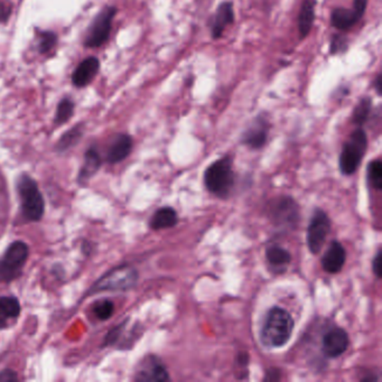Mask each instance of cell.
<instances>
[{"instance_id":"cell-22","label":"cell","mask_w":382,"mask_h":382,"mask_svg":"<svg viewBox=\"0 0 382 382\" xmlns=\"http://www.w3.org/2000/svg\"><path fill=\"white\" fill-rule=\"evenodd\" d=\"M266 258L273 268L284 269L292 261V255L288 250L279 246H271L266 250Z\"/></svg>"},{"instance_id":"cell-25","label":"cell","mask_w":382,"mask_h":382,"mask_svg":"<svg viewBox=\"0 0 382 382\" xmlns=\"http://www.w3.org/2000/svg\"><path fill=\"white\" fill-rule=\"evenodd\" d=\"M73 114H75V102L69 98L62 99L56 109L55 119H54L56 125H63L69 121Z\"/></svg>"},{"instance_id":"cell-6","label":"cell","mask_w":382,"mask_h":382,"mask_svg":"<svg viewBox=\"0 0 382 382\" xmlns=\"http://www.w3.org/2000/svg\"><path fill=\"white\" fill-rule=\"evenodd\" d=\"M138 280V273L131 266H120L112 269L93 286L92 294L101 290H128L135 286Z\"/></svg>"},{"instance_id":"cell-34","label":"cell","mask_w":382,"mask_h":382,"mask_svg":"<svg viewBox=\"0 0 382 382\" xmlns=\"http://www.w3.org/2000/svg\"><path fill=\"white\" fill-rule=\"evenodd\" d=\"M122 332V325L120 327H114L112 329L111 332L109 334L107 335L106 337V344H114V343L117 342L118 339H119L120 335Z\"/></svg>"},{"instance_id":"cell-23","label":"cell","mask_w":382,"mask_h":382,"mask_svg":"<svg viewBox=\"0 0 382 382\" xmlns=\"http://www.w3.org/2000/svg\"><path fill=\"white\" fill-rule=\"evenodd\" d=\"M372 109V100L370 97H364L359 101L352 112V122L358 127H362L369 118Z\"/></svg>"},{"instance_id":"cell-35","label":"cell","mask_w":382,"mask_h":382,"mask_svg":"<svg viewBox=\"0 0 382 382\" xmlns=\"http://www.w3.org/2000/svg\"><path fill=\"white\" fill-rule=\"evenodd\" d=\"M11 380H17V376L15 372L11 370H4L0 372V381H11Z\"/></svg>"},{"instance_id":"cell-21","label":"cell","mask_w":382,"mask_h":382,"mask_svg":"<svg viewBox=\"0 0 382 382\" xmlns=\"http://www.w3.org/2000/svg\"><path fill=\"white\" fill-rule=\"evenodd\" d=\"M101 158L98 151L96 148H90L87 151L84 156V164L81 168L80 175H79V181H88L89 178H92L99 168H100Z\"/></svg>"},{"instance_id":"cell-14","label":"cell","mask_w":382,"mask_h":382,"mask_svg":"<svg viewBox=\"0 0 382 382\" xmlns=\"http://www.w3.org/2000/svg\"><path fill=\"white\" fill-rule=\"evenodd\" d=\"M133 149V138L127 133H119L112 139L107 151L106 160L110 164H117L126 160Z\"/></svg>"},{"instance_id":"cell-32","label":"cell","mask_w":382,"mask_h":382,"mask_svg":"<svg viewBox=\"0 0 382 382\" xmlns=\"http://www.w3.org/2000/svg\"><path fill=\"white\" fill-rule=\"evenodd\" d=\"M366 7H368V0H353V11H356L360 18L364 16Z\"/></svg>"},{"instance_id":"cell-2","label":"cell","mask_w":382,"mask_h":382,"mask_svg":"<svg viewBox=\"0 0 382 382\" xmlns=\"http://www.w3.org/2000/svg\"><path fill=\"white\" fill-rule=\"evenodd\" d=\"M204 185L207 191L220 199H226L230 195L234 186L231 157H222L205 170Z\"/></svg>"},{"instance_id":"cell-1","label":"cell","mask_w":382,"mask_h":382,"mask_svg":"<svg viewBox=\"0 0 382 382\" xmlns=\"http://www.w3.org/2000/svg\"><path fill=\"white\" fill-rule=\"evenodd\" d=\"M294 320L286 310L273 307L266 315L261 327V339L266 348L284 346L292 337Z\"/></svg>"},{"instance_id":"cell-30","label":"cell","mask_w":382,"mask_h":382,"mask_svg":"<svg viewBox=\"0 0 382 382\" xmlns=\"http://www.w3.org/2000/svg\"><path fill=\"white\" fill-rule=\"evenodd\" d=\"M348 40L342 35H333L329 42V54H343L348 50Z\"/></svg>"},{"instance_id":"cell-15","label":"cell","mask_w":382,"mask_h":382,"mask_svg":"<svg viewBox=\"0 0 382 382\" xmlns=\"http://www.w3.org/2000/svg\"><path fill=\"white\" fill-rule=\"evenodd\" d=\"M345 261L346 252L344 247L339 241H332L322 258V266L327 273H337L342 271Z\"/></svg>"},{"instance_id":"cell-20","label":"cell","mask_w":382,"mask_h":382,"mask_svg":"<svg viewBox=\"0 0 382 382\" xmlns=\"http://www.w3.org/2000/svg\"><path fill=\"white\" fill-rule=\"evenodd\" d=\"M178 217L173 207H164L158 209L153 215L151 220V228L153 230H163V229H170L176 226Z\"/></svg>"},{"instance_id":"cell-12","label":"cell","mask_w":382,"mask_h":382,"mask_svg":"<svg viewBox=\"0 0 382 382\" xmlns=\"http://www.w3.org/2000/svg\"><path fill=\"white\" fill-rule=\"evenodd\" d=\"M135 380L137 381L162 382L170 380V374L160 359L154 356L143 359L139 366V370L136 373Z\"/></svg>"},{"instance_id":"cell-10","label":"cell","mask_w":382,"mask_h":382,"mask_svg":"<svg viewBox=\"0 0 382 382\" xmlns=\"http://www.w3.org/2000/svg\"><path fill=\"white\" fill-rule=\"evenodd\" d=\"M269 121L267 118H256L248 126L247 129L242 133L241 143L251 149H261L265 146L268 139Z\"/></svg>"},{"instance_id":"cell-26","label":"cell","mask_w":382,"mask_h":382,"mask_svg":"<svg viewBox=\"0 0 382 382\" xmlns=\"http://www.w3.org/2000/svg\"><path fill=\"white\" fill-rule=\"evenodd\" d=\"M368 182L376 190L382 187V164L381 160H372L368 166Z\"/></svg>"},{"instance_id":"cell-7","label":"cell","mask_w":382,"mask_h":382,"mask_svg":"<svg viewBox=\"0 0 382 382\" xmlns=\"http://www.w3.org/2000/svg\"><path fill=\"white\" fill-rule=\"evenodd\" d=\"M117 15V9L114 6H107L93 19L85 36L84 46L88 48H100L109 40L112 21Z\"/></svg>"},{"instance_id":"cell-28","label":"cell","mask_w":382,"mask_h":382,"mask_svg":"<svg viewBox=\"0 0 382 382\" xmlns=\"http://www.w3.org/2000/svg\"><path fill=\"white\" fill-rule=\"evenodd\" d=\"M114 312V302L111 300H104L96 302L93 305V313L100 321H106L110 319Z\"/></svg>"},{"instance_id":"cell-5","label":"cell","mask_w":382,"mask_h":382,"mask_svg":"<svg viewBox=\"0 0 382 382\" xmlns=\"http://www.w3.org/2000/svg\"><path fill=\"white\" fill-rule=\"evenodd\" d=\"M28 259V247L23 241H15L0 257V282L11 283L21 276Z\"/></svg>"},{"instance_id":"cell-16","label":"cell","mask_w":382,"mask_h":382,"mask_svg":"<svg viewBox=\"0 0 382 382\" xmlns=\"http://www.w3.org/2000/svg\"><path fill=\"white\" fill-rule=\"evenodd\" d=\"M100 69V61L97 58H88L79 64L72 75V83L77 88L87 87L94 79Z\"/></svg>"},{"instance_id":"cell-19","label":"cell","mask_w":382,"mask_h":382,"mask_svg":"<svg viewBox=\"0 0 382 382\" xmlns=\"http://www.w3.org/2000/svg\"><path fill=\"white\" fill-rule=\"evenodd\" d=\"M361 18L353 9L337 7L331 13V25L339 31H348L358 24Z\"/></svg>"},{"instance_id":"cell-11","label":"cell","mask_w":382,"mask_h":382,"mask_svg":"<svg viewBox=\"0 0 382 382\" xmlns=\"http://www.w3.org/2000/svg\"><path fill=\"white\" fill-rule=\"evenodd\" d=\"M349 344H350V339H349L348 333L341 327H334L324 335L322 351L324 356L327 358H339L348 350Z\"/></svg>"},{"instance_id":"cell-9","label":"cell","mask_w":382,"mask_h":382,"mask_svg":"<svg viewBox=\"0 0 382 382\" xmlns=\"http://www.w3.org/2000/svg\"><path fill=\"white\" fill-rule=\"evenodd\" d=\"M331 230L329 215L323 210H315L307 228V246L312 253H317L323 248Z\"/></svg>"},{"instance_id":"cell-4","label":"cell","mask_w":382,"mask_h":382,"mask_svg":"<svg viewBox=\"0 0 382 382\" xmlns=\"http://www.w3.org/2000/svg\"><path fill=\"white\" fill-rule=\"evenodd\" d=\"M368 148V136L361 127L351 133L341 151L339 166L343 175H352L358 170Z\"/></svg>"},{"instance_id":"cell-31","label":"cell","mask_w":382,"mask_h":382,"mask_svg":"<svg viewBox=\"0 0 382 382\" xmlns=\"http://www.w3.org/2000/svg\"><path fill=\"white\" fill-rule=\"evenodd\" d=\"M11 5L6 4L5 1H0V21L1 23H7L9 17L11 16Z\"/></svg>"},{"instance_id":"cell-3","label":"cell","mask_w":382,"mask_h":382,"mask_svg":"<svg viewBox=\"0 0 382 382\" xmlns=\"http://www.w3.org/2000/svg\"><path fill=\"white\" fill-rule=\"evenodd\" d=\"M17 191L21 199V211L23 218L30 222L40 221L45 211V203L38 183L30 175L19 176Z\"/></svg>"},{"instance_id":"cell-18","label":"cell","mask_w":382,"mask_h":382,"mask_svg":"<svg viewBox=\"0 0 382 382\" xmlns=\"http://www.w3.org/2000/svg\"><path fill=\"white\" fill-rule=\"evenodd\" d=\"M317 0H304L298 13V32L300 40L307 38L315 21V9Z\"/></svg>"},{"instance_id":"cell-29","label":"cell","mask_w":382,"mask_h":382,"mask_svg":"<svg viewBox=\"0 0 382 382\" xmlns=\"http://www.w3.org/2000/svg\"><path fill=\"white\" fill-rule=\"evenodd\" d=\"M58 43V36L53 32H44L40 36L38 40V52L40 54H46L50 52Z\"/></svg>"},{"instance_id":"cell-8","label":"cell","mask_w":382,"mask_h":382,"mask_svg":"<svg viewBox=\"0 0 382 382\" xmlns=\"http://www.w3.org/2000/svg\"><path fill=\"white\" fill-rule=\"evenodd\" d=\"M269 217L277 227L294 228L300 220V210L296 202L288 197L273 200L269 205Z\"/></svg>"},{"instance_id":"cell-13","label":"cell","mask_w":382,"mask_h":382,"mask_svg":"<svg viewBox=\"0 0 382 382\" xmlns=\"http://www.w3.org/2000/svg\"><path fill=\"white\" fill-rule=\"evenodd\" d=\"M234 3L230 0L223 1L218 6L214 16H213L212 25H211V35H212L213 40H219V38H222L227 27L234 24Z\"/></svg>"},{"instance_id":"cell-24","label":"cell","mask_w":382,"mask_h":382,"mask_svg":"<svg viewBox=\"0 0 382 382\" xmlns=\"http://www.w3.org/2000/svg\"><path fill=\"white\" fill-rule=\"evenodd\" d=\"M83 135V126L77 125L72 128L67 133H64L60 138L59 143L56 145V149L59 151H65L75 146V143H79Z\"/></svg>"},{"instance_id":"cell-33","label":"cell","mask_w":382,"mask_h":382,"mask_svg":"<svg viewBox=\"0 0 382 382\" xmlns=\"http://www.w3.org/2000/svg\"><path fill=\"white\" fill-rule=\"evenodd\" d=\"M381 250L377 252V255L374 256L373 261H372V271H373L374 275L380 278L381 277Z\"/></svg>"},{"instance_id":"cell-17","label":"cell","mask_w":382,"mask_h":382,"mask_svg":"<svg viewBox=\"0 0 382 382\" xmlns=\"http://www.w3.org/2000/svg\"><path fill=\"white\" fill-rule=\"evenodd\" d=\"M21 305L18 300L13 296L0 298V329L11 327L18 319Z\"/></svg>"},{"instance_id":"cell-27","label":"cell","mask_w":382,"mask_h":382,"mask_svg":"<svg viewBox=\"0 0 382 382\" xmlns=\"http://www.w3.org/2000/svg\"><path fill=\"white\" fill-rule=\"evenodd\" d=\"M7 212H9V199L6 193L5 182L3 176L0 175V236L3 234L5 229Z\"/></svg>"},{"instance_id":"cell-36","label":"cell","mask_w":382,"mask_h":382,"mask_svg":"<svg viewBox=\"0 0 382 382\" xmlns=\"http://www.w3.org/2000/svg\"><path fill=\"white\" fill-rule=\"evenodd\" d=\"M373 87L374 89H376V92L379 94V96H381L382 93V75L381 73H379V75L376 77V79H374L373 81Z\"/></svg>"}]
</instances>
